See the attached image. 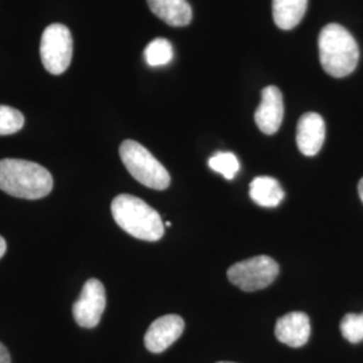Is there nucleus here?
Listing matches in <instances>:
<instances>
[{
	"instance_id": "f257e3e1",
	"label": "nucleus",
	"mask_w": 363,
	"mask_h": 363,
	"mask_svg": "<svg viewBox=\"0 0 363 363\" xmlns=\"http://www.w3.org/2000/svg\"><path fill=\"white\" fill-rule=\"evenodd\" d=\"M52 174L38 163L23 159L0 160V190L15 198L40 199L50 194Z\"/></svg>"
},
{
	"instance_id": "f03ea898",
	"label": "nucleus",
	"mask_w": 363,
	"mask_h": 363,
	"mask_svg": "<svg viewBox=\"0 0 363 363\" xmlns=\"http://www.w3.org/2000/svg\"><path fill=\"white\" fill-rule=\"evenodd\" d=\"M111 211L117 225L135 238L157 241L164 234L160 214L135 195H117L112 201Z\"/></svg>"
},
{
	"instance_id": "7ed1b4c3",
	"label": "nucleus",
	"mask_w": 363,
	"mask_h": 363,
	"mask_svg": "<svg viewBox=\"0 0 363 363\" xmlns=\"http://www.w3.org/2000/svg\"><path fill=\"white\" fill-rule=\"evenodd\" d=\"M319 58L330 76L346 77L358 65V43L345 27L337 23L327 25L319 35Z\"/></svg>"
},
{
	"instance_id": "20e7f679",
	"label": "nucleus",
	"mask_w": 363,
	"mask_h": 363,
	"mask_svg": "<svg viewBox=\"0 0 363 363\" xmlns=\"http://www.w3.org/2000/svg\"><path fill=\"white\" fill-rule=\"evenodd\" d=\"M118 151L125 169L139 183L154 190H166L169 187V171L144 145L135 140H125Z\"/></svg>"
},
{
	"instance_id": "39448f33",
	"label": "nucleus",
	"mask_w": 363,
	"mask_h": 363,
	"mask_svg": "<svg viewBox=\"0 0 363 363\" xmlns=\"http://www.w3.org/2000/svg\"><path fill=\"white\" fill-rule=\"evenodd\" d=\"M73 57L70 30L61 23L46 27L40 38V60L45 69L54 76L64 74Z\"/></svg>"
},
{
	"instance_id": "423d86ee",
	"label": "nucleus",
	"mask_w": 363,
	"mask_h": 363,
	"mask_svg": "<svg viewBox=\"0 0 363 363\" xmlns=\"http://www.w3.org/2000/svg\"><path fill=\"white\" fill-rule=\"evenodd\" d=\"M280 267L269 256H256L240 261L228 269V279L245 292H255L271 286L279 276Z\"/></svg>"
},
{
	"instance_id": "0eeeda50",
	"label": "nucleus",
	"mask_w": 363,
	"mask_h": 363,
	"mask_svg": "<svg viewBox=\"0 0 363 363\" xmlns=\"http://www.w3.org/2000/svg\"><path fill=\"white\" fill-rule=\"evenodd\" d=\"M106 306L103 283L89 279L82 288L79 298L73 304V316L79 327L93 328L100 323Z\"/></svg>"
},
{
	"instance_id": "6e6552de",
	"label": "nucleus",
	"mask_w": 363,
	"mask_h": 363,
	"mask_svg": "<svg viewBox=\"0 0 363 363\" xmlns=\"http://www.w3.org/2000/svg\"><path fill=\"white\" fill-rule=\"evenodd\" d=\"M184 330V320L179 315H164L150 325L144 337L147 350L159 354L177 342Z\"/></svg>"
},
{
	"instance_id": "1a4fd4ad",
	"label": "nucleus",
	"mask_w": 363,
	"mask_h": 363,
	"mask_svg": "<svg viewBox=\"0 0 363 363\" xmlns=\"http://www.w3.org/2000/svg\"><path fill=\"white\" fill-rule=\"evenodd\" d=\"M284 117L283 94L276 86H267L261 91V103L256 111L255 120L261 132L265 135L276 133Z\"/></svg>"
},
{
	"instance_id": "9d476101",
	"label": "nucleus",
	"mask_w": 363,
	"mask_h": 363,
	"mask_svg": "<svg viewBox=\"0 0 363 363\" xmlns=\"http://www.w3.org/2000/svg\"><path fill=\"white\" fill-rule=\"evenodd\" d=\"M325 139V124L323 117L315 112H308L300 117L296 130V143L303 155H316L323 147Z\"/></svg>"
},
{
	"instance_id": "9b49d317",
	"label": "nucleus",
	"mask_w": 363,
	"mask_h": 363,
	"mask_svg": "<svg viewBox=\"0 0 363 363\" xmlns=\"http://www.w3.org/2000/svg\"><path fill=\"white\" fill-rule=\"evenodd\" d=\"M276 337L289 347L304 346L311 335L310 318L304 312H289L281 316L274 328Z\"/></svg>"
},
{
	"instance_id": "f8f14e48",
	"label": "nucleus",
	"mask_w": 363,
	"mask_h": 363,
	"mask_svg": "<svg viewBox=\"0 0 363 363\" xmlns=\"http://www.w3.org/2000/svg\"><path fill=\"white\" fill-rule=\"evenodd\" d=\"M147 3L152 13L169 26H187L191 22L193 10L187 0H147Z\"/></svg>"
},
{
	"instance_id": "ddd939ff",
	"label": "nucleus",
	"mask_w": 363,
	"mask_h": 363,
	"mask_svg": "<svg viewBox=\"0 0 363 363\" xmlns=\"http://www.w3.org/2000/svg\"><path fill=\"white\" fill-rule=\"evenodd\" d=\"M249 195L259 206L276 208L284 199V190L277 179L271 177H257L250 183Z\"/></svg>"
},
{
	"instance_id": "4468645a",
	"label": "nucleus",
	"mask_w": 363,
	"mask_h": 363,
	"mask_svg": "<svg viewBox=\"0 0 363 363\" xmlns=\"http://www.w3.org/2000/svg\"><path fill=\"white\" fill-rule=\"evenodd\" d=\"M308 0H273V19L281 30H292L301 22Z\"/></svg>"
},
{
	"instance_id": "2eb2a0df",
	"label": "nucleus",
	"mask_w": 363,
	"mask_h": 363,
	"mask_svg": "<svg viewBox=\"0 0 363 363\" xmlns=\"http://www.w3.org/2000/svg\"><path fill=\"white\" fill-rule=\"evenodd\" d=\"M172 58H174V49L167 39H154L147 45L144 50V60L152 67L167 65L172 61Z\"/></svg>"
},
{
	"instance_id": "dca6fc26",
	"label": "nucleus",
	"mask_w": 363,
	"mask_h": 363,
	"mask_svg": "<svg viewBox=\"0 0 363 363\" xmlns=\"http://www.w3.org/2000/svg\"><path fill=\"white\" fill-rule=\"evenodd\" d=\"M208 167L232 181L240 171V162L232 152H217L208 159Z\"/></svg>"
},
{
	"instance_id": "f3484780",
	"label": "nucleus",
	"mask_w": 363,
	"mask_h": 363,
	"mask_svg": "<svg viewBox=\"0 0 363 363\" xmlns=\"http://www.w3.org/2000/svg\"><path fill=\"white\" fill-rule=\"evenodd\" d=\"M25 117L11 106L0 105V136L13 135L23 128Z\"/></svg>"
},
{
	"instance_id": "a211bd4d",
	"label": "nucleus",
	"mask_w": 363,
	"mask_h": 363,
	"mask_svg": "<svg viewBox=\"0 0 363 363\" xmlns=\"http://www.w3.org/2000/svg\"><path fill=\"white\" fill-rule=\"evenodd\" d=\"M342 335L350 343H359L363 340V313H347L340 322Z\"/></svg>"
},
{
	"instance_id": "6ab92c4d",
	"label": "nucleus",
	"mask_w": 363,
	"mask_h": 363,
	"mask_svg": "<svg viewBox=\"0 0 363 363\" xmlns=\"http://www.w3.org/2000/svg\"><path fill=\"white\" fill-rule=\"evenodd\" d=\"M0 363H11L10 352L3 343H0Z\"/></svg>"
},
{
	"instance_id": "aec40b11",
	"label": "nucleus",
	"mask_w": 363,
	"mask_h": 363,
	"mask_svg": "<svg viewBox=\"0 0 363 363\" xmlns=\"http://www.w3.org/2000/svg\"><path fill=\"white\" fill-rule=\"evenodd\" d=\"M6 250H7V242H6V240L0 235V259L6 255Z\"/></svg>"
},
{
	"instance_id": "412c9836",
	"label": "nucleus",
	"mask_w": 363,
	"mask_h": 363,
	"mask_svg": "<svg viewBox=\"0 0 363 363\" xmlns=\"http://www.w3.org/2000/svg\"><path fill=\"white\" fill-rule=\"evenodd\" d=\"M358 193H359V196H361V199H362L363 202V178L358 183Z\"/></svg>"
},
{
	"instance_id": "4be33fe9",
	"label": "nucleus",
	"mask_w": 363,
	"mask_h": 363,
	"mask_svg": "<svg viewBox=\"0 0 363 363\" xmlns=\"http://www.w3.org/2000/svg\"><path fill=\"white\" fill-rule=\"evenodd\" d=\"M164 226H171V222H169V220H167V222L164 223Z\"/></svg>"
},
{
	"instance_id": "5701e85b",
	"label": "nucleus",
	"mask_w": 363,
	"mask_h": 363,
	"mask_svg": "<svg viewBox=\"0 0 363 363\" xmlns=\"http://www.w3.org/2000/svg\"><path fill=\"white\" fill-rule=\"evenodd\" d=\"M218 363H232V362H218Z\"/></svg>"
}]
</instances>
